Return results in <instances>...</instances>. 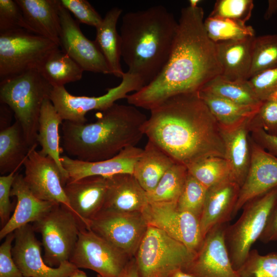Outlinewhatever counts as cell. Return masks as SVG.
<instances>
[{
    "label": "cell",
    "mask_w": 277,
    "mask_h": 277,
    "mask_svg": "<svg viewBox=\"0 0 277 277\" xmlns=\"http://www.w3.org/2000/svg\"><path fill=\"white\" fill-rule=\"evenodd\" d=\"M254 37L215 43L223 77L230 81L248 79Z\"/></svg>",
    "instance_id": "cell-26"
},
{
    "label": "cell",
    "mask_w": 277,
    "mask_h": 277,
    "mask_svg": "<svg viewBox=\"0 0 277 277\" xmlns=\"http://www.w3.org/2000/svg\"><path fill=\"white\" fill-rule=\"evenodd\" d=\"M109 178V186L101 211L142 212L149 201L147 192L134 175L120 173Z\"/></svg>",
    "instance_id": "cell-23"
},
{
    "label": "cell",
    "mask_w": 277,
    "mask_h": 277,
    "mask_svg": "<svg viewBox=\"0 0 277 277\" xmlns=\"http://www.w3.org/2000/svg\"><path fill=\"white\" fill-rule=\"evenodd\" d=\"M52 89L37 69L0 81L1 103L13 112L31 148L37 146L41 108L45 100L50 98Z\"/></svg>",
    "instance_id": "cell-5"
},
{
    "label": "cell",
    "mask_w": 277,
    "mask_h": 277,
    "mask_svg": "<svg viewBox=\"0 0 277 277\" xmlns=\"http://www.w3.org/2000/svg\"><path fill=\"white\" fill-rule=\"evenodd\" d=\"M148 226L141 212L101 211L91 221L89 229L132 258Z\"/></svg>",
    "instance_id": "cell-12"
},
{
    "label": "cell",
    "mask_w": 277,
    "mask_h": 277,
    "mask_svg": "<svg viewBox=\"0 0 277 277\" xmlns=\"http://www.w3.org/2000/svg\"><path fill=\"white\" fill-rule=\"evenodd\" d=\"M175 162L156 145L148 141L134 164L132 174L147 192L152 191Z\"/></svg>",
    "instance_id": "cell-29"
},
{
    "label": "cell",
    "mask_w": 277,
    "mask_h": 277,
    "mask_svg": "<svg viewBox=\"0 0 277 277\" xmlns=\"http://www.w3.org/2000/svg\"><path fill=\"white\" fill-rule=\"evenodd\" d=\"M277 200V187L246 203L232 225L227 226L225 241L233 268L236 271L246 260L252 245L259 240Z\"/></svg>",
    "instance_id": "cell-7"
},
{
    "label": "cell",
    "mask_w": 277,
    "mask_h": 277,
    "mask_svg": "<svg viewBox=\"0 0 277 277\" xmlns=\"http://www.w3.org/2000/svg\"><path fill=\"white\" fill-rule=\"evenodd\" d=\"M147 116L131 105L114 104L95 122L62 123V148L74 159L97 162L111 159L136 145L144 134Z\"/></svg>",
    "instance_id": "cell-3"
},
{
    "label": "cell",
    "mask_w": 277,
    "mask_h": 277,
    "mask_svg": "<svg viewBox=\"0 0 277 277\" xmlns=\"http://www.w3.org/2000/svg\"><path fill=\"white\" fill-rule=\"evenodd\" d=\"M109 182V176H90L68 181L64 187L72 212L87 229L103 208Z\"/></svg>",
    "instance_id": "cell-18"
},
{
    "label": "cell",
    "mask_w": 277,
    "mask_h": 277,
    "mask_svg": "<svg viewBox=\"0 0 277 277\" xmlns=\"http://www.w3.org/2000/svg\"><path fill=\"white\" fill-rule=\"evenodd\" d=\"M268 4V7L264 14L265 19H270L277 12V0H269Z\"/></svg>",
    "instance_id": "cell-50"
},
{
    "label": "cell",
    "mask_w": 277,
    "mask_h": 277,
    "mask_svg": "<svg viewBox=\"0 0 277 277\" xmlns=\"http://www.w3.org/2000/svg\"><path fill=\"white\" fill-rule=\"evenodd\" d=\"M16 171L0 176V220L2 227L8 222L12 210L10 197Z\"/></svg>",
    "instance_id": "cell-46"
},
{
    "label": "cell",
    "mask_w": 277,
    "mask_h": 277,
    "mask_svg": "<svg viewBox=\"0 0 277 277\" xmlns=\"http://www.w3.org/2000/svg\"><path fill=\"white\" fill-rule=\"evenodd\" d=\"M276 67L277 34L255 36L252 45L248 79L261 72Z\"/></svg>",
    "instance_id": "cell-37"
},
{
    "label": "cell",
    "mask_w": 277,
    "mask_h": 277,
    "mask_svg": "<svg viewBox=\"0 0 277 277\" xmlns=\"http://www.w3.org/2000/svg\"><path fill=\"white\" fill-rule=\"evenodd\" d=\"M204 25L208 37L215 43L255 36L251 26L228 18L209 16Z\"/></svg>",
    "instance_id": "cell-35"
},
{
    "label": "cell",
    "mask_w": 277,
    "mask_h": 277,
    "mask_svg": "<svg viewBox=\"0 0 277 277\" xmlns=\"http://www.w3.org/2000/svg\"><path fill=\"white\" fill-rule=\"evenodd\" d=\"M252 117L232 127L224 128L220 126L225 146V159L229 166L232 180L240 187L245 180L250 164L249 133Z\"/></svg>",
    "instance_id": "cell-24"
},
{
    "label": "cell",
    "mask_w": 277,
    "mask_h": 277,
    "mask_svg": "<svg viewBox=\"0 0 277 277\" xmlns=\"http://www.w3.org/2000/svg\"><path fill=\"white\" fill-rule=\"evenodd\" d=\"M207 190L188 172L183 189L176 202L178 209L189 212L200 220Z\"/></svg>",
    "instance_id": "cell-39"
},
{
    "label": "cell",
    "mask_w": 277,
    "mask_h": 277,
    "mask_svg": "<svg viewBox=\"0 0 277 277\" xmlns=\"http://www.w3.org/2000/svg\"><path fill=\"white\" fill-rule=\"evenodd\" d=\"M11 196L16 197L17 203L13 214L1 229V240L17 229L39 220L59 204L36 197L26 184L24 175L17 173L12 184Z\"/></svg>",
    "instance_id": "cell-22"
},
{
    "label": "cell",
    "mask_w": 277,
    "mask_h": 277,
    "mask_svg": "<svg viewBox=\"0 0 277 277\" xmlns=\"http://www.w3.org/2000/svg\"><path fill=\"white\" fill-rule=\"evenodd\" d=\"M70 277H88L86 273L81 270L80 269L77 268L71 275Z\"/></svg>",
    "instance_id": "cell-52"
},
{
    "label": "cell",
    "mask_w": 277,
    "mask_h": 277,
    "mask_svg": "<svg viewBox=\"0 0 277 277\" xmlns=\"http://www.w3.org/2000/svg\"><path fill=\"white\" fill-rule=\"evenodd\" d=\"M240 190V185L231 178L208 189L200 217V225L204 239L214 226L226 224L231 220Z\"/></svg>",
    "instance_id": "cell-21"
},
{
    "label": "cell",
    "mask_w": 277,
    "mask_h": 277,
    "mask_svg": "<svg viewBox=\"0 0 277 277\" xmlns=\"http://www.w3.org/2000/svg\"><path fill=\"white\" fill-rule=\"evenodd\" d=\"M36 147L23 164L26 184L38 199L64 205L71 211L64 190L66 183L57 165L50 157L41 155Z\"/></svg>",
    "instance_id": "cell-14"
},
{
    "label": "cell",
    "mask_w": 277,
    "mask_h": 277,
    "mask_svg": "<svg viewBox=\"0 0 277 277\" xmlns=\"http://www.w3.org/2000/svg\"><path fill=\"white\" fill-rule=\"evenodd\" d=\"M261 128L268 134L277 136V91L262 102L250 121V129Z\"/></svg>",
    "instance_id": "cell-41"
},
{
    "label": "cell",
    "mask_w": 277,
    "mask_h": 277,
    "mask_svg": "<svg viewBox=\"0 0 277 277\" xmlns=\"http://www.w3.org/2000/svg\"><path fill=\"white\" fill-rule=\"evenodd\" d=\"M38 70L53 87L64 86L67 83L80 80L84 71L60 49L50 54Z\"/></svg>",
    "instance_id": "cell-32"
},
{
    "label": "cell",
    "mask_w": 277,
    "mask_h": 277,
    "mask_svg": "<svg viewBox=\"0 0 277 277\" xmlns=\"http://www.w3.org/2000/svg\"><path fill=\"white\" fill-rule=\"evenodd\" d=\"M17 29L33 33L15 0H0V32Z\"/></svg>",
    "instance_id": "cell-42"
},
{
    "label": "cell",
    "mask_w": 277,
    "mask_h": 277,
    "mask_svg": "<svg viewBox=\"0 0 277 277\" xmlns=\"http://www.w3.org/2000/svg\"><path fill=\"white\" fill-rule=\"evenodd\" d=\"M204 22L199 6L182 9L167 62L152 82L127 96L129 104L151 110L174 95L199 91L221 74L215 43L208 37Z\"/></svg>",
    "instance_id": "cell-1"
},
{
    "label": "cell",
    "mask_w": 277,
    "mask_h": 277,
    "mask_svg": "<svg viewBox=\"0 0 277 277\" xmlns=\"http://www.w3.org/2000/svg\"><path fill=\"white\" fill-rule=\"evenodd\" d=\"M200 2V1L199 0H191L189 1V5L196 7L198 6V4Z\"/></svg>",
    "instance_id": "cell-53"
},
{
    "label": "cell",
    "mask_w": 277,
    "mask_h": 277,
    "mask_svg": "<svg viewBox=\"0 0 277 277\" xmlns=\"http://www.w3.org/2000/svg\"><path fill=\"white\" fill-rule=\"evenodd\" d=\"M261 102L277 91V67L261 72L247 80Z\"/></svg>",
    "instance_id": "cell-44"
},
{
    "label": "cell",
    "mask_w": 277,
    "mask_h": 277,
    "mask_svg": "<svg viewBox=\"0 0 277 277\" xmlns=\"http://www.w3.org/2000/svg\"><path fill=\"white\" fill-rule=\"evenodd\" d=\"M63 120L56 110L50 98L44 102L39 115L37 135V143L41 149L39 153L52 159L57 165L66 183L69 175L61 162V154L63 151L60 146L58 127Z\"/></svg>",
    "instance_id": "cell-27"
},
{
    "label": "cell",
    "mask_w": 277,
    "mask_h": 277,
    "mask_svg": "<svg viewBox=\"0 0 277 277\" xmlns=\"http://www.w3.org/2000/svg\"><path fill=\"white\" fill-rule=\"evenodd\" d=\"M32 226L42 236L44 260L51 267L69 261L84 227L73 212L61 204L55 205Z\"/></svg>",
    "instance_id": "cell-9"
},
{
    "label": "cell",
    "mask_w": 277,
    "mask_h": 277,
    "mask_svg": "<svg viewBox=\"0 0 277 277\" xmlns=\"http://www.w3.org/2000/svg\"><path fill=\"white\" fill-rule=\"evenodd\" d=\"M251 138L258 145L269 153L277 157V136L268 134L261 128H253L250 129Z\"/></svg>",
    "instance_id": "cell-47"
},
{
    "label": "cell",
    "mask_w": 277,
    "mask_h": 277,
    "mask_svg": "<svg viewBox=\"0 0 277 277\" xmlns=\"http://www.w3.org/2000/svg\"><path fill=\"white\" fill-rule=\"evenodd\" d=\"M200 90L242 105L259 107L262 103L247 80L230 81L220 75L206 83Z\"/></svg>",
    "instance_id": "cell-33"
},
{
    "label": "cell",
    "mask_w": 277,
    "mask_h": 277,
    "mask_svg": "<svg viewBox=\"0 0 277 277\" xmlns=\"http://www.w3.org/2000/svg\"><path fill=\"white\" fill-rule=\"evenodd\" d=\"M32 32L61 45L59 0H15Z\"/></svg>",
    "instance_id": "cell-25"
},
{
    "label": "cell",
    "mask_w": 277,
    "mask_h": 277,
    "mask_svg": "<svg viewBox=\"0 0 277 277\" xmlns=\"http://www.w3.org/2000/svg\"><path fill=\"white\" fill-rule=\"evenodd\" d=\"M144 134L187 167L204 158H225L220 126L198 91L172 96L152 109Z\"/></svg>",
    "instance_id": "cell-2"
},
{
    "label": "cell",
    "mask_w": 277,
    "mask_h": 277,
    "mask_svg": "<svg viewBox=\"0 0 277 277\" xmlns=\"http://www.w3.org/2000/svg\"><path fill=\"white\" fill-rule=\"evenodd\" d=\"M143 150L136 146L129 147L111 159L97 162H84L63 155L61 157V162L68 174V181H75L90 176H110L120 173L132 174L134 164Z\"/></svg>",
    "instance_id": "cell-20"
},
{
    "label": "cell",
    "mask_w": 277,
    "mask_h": 277,
    "mask_svg": "<svg viewBox=\"0 0 277 277\" xmlns=\"http://www.w3.org/2000/svg\"><path fill=\"white\" fill-rule=\"evenodd\" d=\"M237 272L240 277H277V253L261 255L256 249L251 250Z\"/></svg>",
    "instance_id": "cell-38"
},
{
    "label": "cell",
    "mask_w": 277,
    "mask_h": 277,
    "mask_svg": "<svg viewBox=\"0 0 277 277\" xmlns=\"http://www.w3.org/2000/svg\"><path fill=\"white\" fill-rule=\"evenodd\" d=\"M259 240L264 243L277 241V200L270 213Z\"/></svg>",
    "instance_id": "cell-48"
},
{
    "label": "cell",
    "mask_w": 277,
    "mask_h": 277,
    "mask_svg": "<svg viewBox=\"0 0 277 277\" xmlns=\"http://www.w3.org/2000/svg\"><path fill=\"white\" fill-rule=\"evenodd\" d=\"M14 232L7 235L0 246V277H25L15 263L12 254Z\"/></svg>",
    "instance_id": "cell-45"
},
{
    "label": "cell",
    "mask_w": 277,
    "mask_h": 277,
    "mask_svg": "<svg viewBox=\"0 0 277 277\" xmlns=\"http://www.w3.org/2000/svg\"><path fill=\"white\" fill-rule=\"evenodd\" d=\"M131 259L91 229L82 227L69 262L102 277H118Z\"/></svg>",
    "instance_id": "cell-11"
},
{
    "label": "cell",
    "mask_w": 277,
    "mask_h": 277,
    "mask_svg": "<svg viewBox=\"0 0 277 277\" xmlns=\"http://www.w3.org/2000/svg\"><path fill=\"white\" fill-rule=\"evenodd\" d=\"M118 277H139L135 258H132Z\"/></svg>",
    "instance_id": "cell-49"
},
{
    "label": "cell",
    "mask_w": 277,
    "mask_h": 277,
    "mask_svg": "<svg viewBox=\"0 0 277 277\" xmlns=\"http://www.w3.org/2000/svg\"><path fill=\"white\" fill-rule=\"evenodd\" d=\"M188 174L186 166L175 162L165 173L155 188L147 192L149 203L177 202Z\"/></svg>",
    "instance_id": "cell-34"
},
{
    "label": "cell",
    "mask_w": 277,
    "mask_h": 277,
    "mask_svg": "<svg viewBox=\"0 0 277 277\" xmlns=\"http://www.w3.org/2000/svg\"><path fill=\"white\" fill-rule=\"evenodd\" d=\"M195 253L163 230L148 226L134 258L139 277H165L184 270Z\"/></svg>",
    "instance_id": "cell-6"
},
{
    "label": "cell",
    "mask_w": 277,
    "mask_h": 277,
    "mask_svg": "<svg viewBox=\"0 0 277 277\" xmlns=\"http://www.w3.org/2000/svg\"><path fill=\"white\" fill-rule=\"evenodd\" d=\"M61 24V49L83 70L94 73L111 74L108 64L95 41L87 38L79 22L74 19L62 5L60 11Z\"/></svg>",
    "instance_id": "cell-16"
},
{
    "label": "cell",
    "mask_w": 277,
    "mask_h": 277,
    "mask_svg": "<svg viewBox=\"0 0 277 277\" xmlns=\"http://www.w3.org/2000/svg\"><path fill=\"white\" fill-rule=\"evenodd\" d=\"M165 277H194L189 273L180 269L176 270Z\"/></svg>",
    "instance_id": "cell-51"
},
{
    "label": "cell",
    "mask_w": 277,
    "mask_h": 277,
    "mask_svg": "<svg viewBox=\"0 0 277 277\" xmlns=\"http://www.w3.org/2000/svg\"><path fill=\"white\" fill-rule=\"evenodd\" d=\"M96 277H102V276H101L100 275H99V274H97Z\"/></svg>",
    "instance_id": "cell-54"
},
{
    "label": "cell",
    "mask_w": 277,
    "mask_h": 277,
    "mask_svg": "<svg viewBox=\"0 0 277 277\" xmlns=\"http://www.w3.org/2000/svg\"><path fill=\"white\" fill-rule=\"evenodd\" d=\"M123 10L115 7L110 9L96 28L94 40L103 53L111 71L115 76L122 78L124 74L121 65V43L116 30L117 21Z\"/></svg>",
    "instance_id": "cell-28"
},
{
    "label": "cell",
    "mask_w": 277,
    "mask_h": 277,
    "mask_svg": "<svg viewBox=\"0 0 277 277\" xmlns=\"http://www.w3.org/2000/svg\"><path fill=\"white\" fill-rule=\"evenodd\" d=\"M60 47L50 39L26 30L0 32V81L38 70Z\"/></svg>",
    "instance_id": "cell-8"
},
{
    "label": "cell",
    "mask_w": 277,
    "mask_h": 277,
    "mask_svg": "<svg viewBox=\"0 0 277 277\" xmlns=\"http://www.w3.org/2000/svg\"><path fill=\"white\" fill-rule=\"evenodd\" d=\"M32 225L27 224L14 231L13 260L25 277H70L77 268L69 261L57 267L49 266L41 254L42 242Z\"/></svg>",
    "instance_id": "cell-15"
},
{
    "label": "cell",
    "mask_w": 277,
    "mask_h": 277,
    "mask_svg": "<svg viewBox=\"0 0 277 277\" xmlns=\"http://www.w3.org/2000/svg\"><path fill=\"white\" fill-rule=\"evenodd\" d=\"M144 86L138 76L127 71L119 85L108 88L102 95L75 96L68 92L65 86H58L53 87L50 99L63 121L85 123V116L89 111H102L116 103L117 100L126 98L130 92H136Z\"/></svg>",
    "instance_id": "cell-10"
},
{
    "label": "cell",
    "mask_w": 277,
    "mask_h": 277,
    "mask_svg": "<svg viewBox=\"0 0 277 277\" xmlns=\"http://www.w3.org/2000/svg\"><path fill=\"white\" fill-rule=\"evenodd\" d=\"M32 148L27 142L21 125L17 121H15L12 125L1 129V174L3 175L16 171L24 164Z\"/></svg>",
    "instance_id": "cell-30"
},
{
    "label": "cell",
    "mask_w": 277,
    "mask_h": 277,
    "mask_svg": "<svg viewBox=\"0 0 277 277\" xmlns=\"http://www.w3.org/2000/svg\"><path fill=\"white\" fill-rule=\"evenodd\" d=\"M148 226L159 228L196 252L204 240L200 220L178 209L176 202L149 203L142 211Z\"/></svg>",
    "instance_id": "cell-13"
},
{
    "label": "cell",
    "mask_w": 277,
    "mask_h": 277,
    "mask_svg": "<svg viewBox=\"0 0 277 277\" xmlns=\"http://www.w3.org/2000/svg\"><path fill=\"white\" fill-rule=\"evenodd\" d=\"M62 6L71 12L79 23L96 28L103 18L86 0H60Z\"/></svg>",
    "instance_id": "cell-43"
},
{
    "label": "cell",
    "mask_w": 277,
    "mask_h": 277,
    "mask_svg": "<svg viewBox=\"0 0 277 277\" xmlns=\"http://www.w3.org/2000/svg\"><path fill=\"white\" fill-rule=\"evenodd\" d=\"M198 93L222 127L229 128L240 124L253 116L259 107L238 104L203 90H200Z\"/></svg>",
    "instance_id": "cell-31"
},
{
    "label": "cell",
    "mask_w": 277,
    "mask_h": 277,
    "mask_svg": "<svg viewBox=\"0 0 277 277\" xmlns=\"http://www.w3.org/2000/svg\"><path fill=\"white\" fill-rule=\"evenodd\" d=\"M187 169L191 175L208 189L225 180L232 179L229 166L226 159L221 157L204 158L190 165Z\"/></svg>",
    "instance_id": "cell-36"
},
{
    "label": "cell",
    "mask_w": 277,
    "mask_h": 277,
    "mask_svg": "<svg viewBox=\"0 0 277 277\" xmlns=\"http://www.w3.org/2000/svg\"><path fill=\"white\" fill-rule=\"evenodd\" d=\"M254 7L252 0H219L209 16L228 18L246 24Z\"/></svg>",
    "instance_id": "cell-40"
},
{
    "label": "cell",
    "mask_w": 277,
    "mask_h": 277,
    "mask_svg": "<svg viewBox=\"0 0 277 277\" xmlns=\"http://www.w3.org/2000/svg\"><path fill=\"white\" fill-rule=\"evenodd\" d=\"M177 26L173 14L162 5L123 16L121 57L127 72L138 76L144 86L158 76L167 62Z\"/></svg>",
    "instance_id": "cell-4"
},
{
    "label": "cell",
    "mask_w": 277,
    "mask_h": 277,
    "mask_svg": "<svg viewBox=\"0 0 277 277\" xmlns=\"http://www.w3.org/2000/svg\"><path fill=\"white\" fill-rule=\"evenodd\" d=\"M227 225H216L206 234L193 260L183 271L194 277H240L233 268L225 243Z\"/></svg>",
    "instance_id": "cell-17"
},
{
    "label": "cell",
    "mask_w": 277,
    "mask_h": 277,
    "mask_svg": "<svg viewBox=\"0 0 277 277\" xmlns=\"http://www.w3.org/2000/svg\"><path fill=\"white\" fill-rule=\"evenodd\" d=\"M251 160L246 177L240 187L232 217L248 202L277 187V157L250 137Z\"/></svg>",
    "instance_id": "cell-19"
}]
</instances>
